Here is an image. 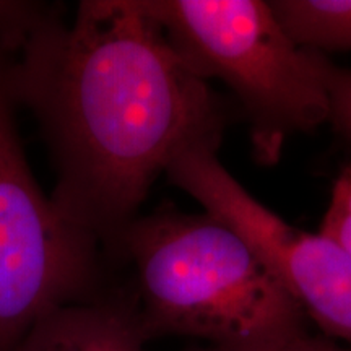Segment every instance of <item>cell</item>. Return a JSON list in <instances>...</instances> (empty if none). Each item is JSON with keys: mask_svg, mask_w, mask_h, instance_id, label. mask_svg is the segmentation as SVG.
Returning <instances> with one entry per match:
<instances>
[{"mask_svg": "<svg viewBox=\"0 0 351 351\" xmlns=\"http://www.w3.org/2000/svg\"><path fill=\"white\" fill-rule=\"evenodd\" d=\"M36 117L51 199L116 269L152 186L197 145H221L226 108L166 39L145 0H82L13 93Z\"/></svg>", "mask_w": 351, "mask_h": 351, "instance_id": "6da1fadb", "label": "cell"}, {"mask_svg": "<svg viewBox=\"0 0 351 351\" xmlns=\"http://www.w3.org/2000/svg\"><path fill=\"white\" fill-rule=\"evenodd\" d=\"M129 265L148 340L194 337L243 346L307 332L306 314L241 232L212 213L165 207L125 231Z\"/></svg>", "mask_w": 351, "mask_h": 351, "instance_id": "7a4b0ae2", "label": "cell"}, {"mask_svg": "<svg viewBox=\"0 0 351 351\" xmlns=\"http://www.w3.org/2000/svg\"><path fill=\"white\" fill-rule=\"evenodd\" d=\"M179 57L238 98L254 156L275 165L293 135L328 122L330 60L289 39L263 0H145Z\"/></svg>", "mask_w": 351, "mask_h": 351, "instance_id": "3957f363", "label": "cell"}, {"mask_svg": "<svg viewBox=\"0 0 351 351\" xmlns=\"http://www.w3.org/2000/svg\"><path fill=\"white\" fill-rule=\"evenodd\" d=\"M15 111L0 78V351H15L54 311L98 300L117 283L98 241L34 179Z\"/></svg>", "mask_w": 351, "mask_h": 351, "instance_id": "277c9868", "label": "cell"}, {"mask_svg": "<svg viewBox=\"0 0 351 351\" xmlns=\"http://www.w3.org/2000/svg\"><path fill=\"white\" fill-rule=\"evenodd\" d=\"M219 145H197L166 176L207 213L241 232L322 335L351 345V257L320 232L289 225L261 204L218 160Z\"/></svg>", "mask_w": 351, "mask_h": 351, "instance_id": "5b68a950", "label": "cell"}, {"mask_svg": "<svg viewBox=\"0 0 351 351\" xmlns=\"http://www.w3.org/2000/svg\"><path fill=\"white\" fill-rule=\"evenodd\" d=\"M148 341L134 289L117 282L98 300L46 315L15 351H145Z\"/></svg>", "mask_w": 351, "mask_h": 351, "instance_id": "8992f818", "label": "cell"}, {"mask_svg": "<svg viewBox=\"0 0 351 351\" xmlns=\"http://www.w3.org/2000/svg\"><path fill=\"white\" fill-rule=\"evenodd\" d=\"M65 20L60 3L0 0V78L10 98L47 39Z\"/></svg>", "mask_w": 351, "mask_h": 351, "instance_id": "52a82bcc", "label": "cell"}, {"mask_svg": "<svg viewBox=\"0 0 351 351\" xmlns=\"http://www.w3.org/2000/svg\"><path fill=\"white\" fill-rule=\"evenodd\" d=\"M269 5L302 49L322 56L351 49V0H271Z\"/></svg>", "mask_w": 351, "mask_h": 351, "instance_id": "ba28073f", "label": "cell"}, {"mask_svg": "<svg viewBox=\"0 0 351 351\" xmlns=\"http://www.w3.org/2000/svg\"><path fill=\"white\" fill-rule=\"evenodd\" d=\"M319 232L340 245L351 257V163L341 168L333 182L330 204Z\"/></svg>", "mask_w": 351, "mask_h": 351, "instance_id": "9c48e42d", "label": "cell"}, {"mask_svg": "<svg viewBox=\"0 0 351 351\" xmlns=\"http://www.w3.org/2000/svg\"><path fill=\"white\" fill-rule=\"evenodd\" d=\"M189 351H351V345H341L337 340L326 335H313L309 332L298 335L285 337V339L263 341L243 346H217L210 345L208 348H195Z\"/></svg>", "mask_w": 351, "mask_h": 351, "instance_id": "30bf717a", "label": "cell"}, {"mask_svg": "<svg viewBox=\"0 0 351 351\" xmlns=\"http://www.w3.org/2000/svg\"><path fill=\"white\" fill-rule=\"evenodd\" d=\"M326 80L330 98L328 122H332L339 134L351 140V69L337 67L330 62Z\"/></svg>", "mask_w": 351, "mask_h": 351, "instance_id": "8fae6325", "label": "cell"}]
</instances>
